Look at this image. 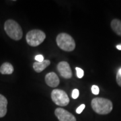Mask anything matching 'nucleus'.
<instances>
[{
  "mask_svg": "<svg viewBox=\"0 0 121 121\" xmlns=\"http://www.w3.org/2000/svg\"><path fill=\"white\" fill-rule=\"evenodd\" d=\"M85 107H86V105H85V104H82V105H80V106L76 109V113H77V114H81V113L83 112V110H84Z\"/></svg>",
  "mask_w": 121,
  "mask_h": 121,
  "instance_id": "17",
  "label": "nucleus"
},
{
  "mask_svg": "<svg viewBox=\"0 0 121 121\" xmlns=\"http://www.w3.org/2000/svg\"><path fill=\"white\" fill-rule=\"evenodd\" d=\"M91 106L95 113L106 115L112 112V102L110 99L104 98H95L91 102Z\"/></svg>",
  "mask_w": 121,
  "mask_h": 121,
  "instance_id": "1",
  "label": "nucleus"
},
{
  "mask_svg": "<svg viewBox=\"0 0 121 121\" xmlns=\"http://www.w3.org/2000/svg\"><path fill=\"white\" fill-rule=\"evenodd\" d=\"M4 30L10 39L20 40L22 38L23 31L20 24L13 20H8L4 24Z\"/></svg>",
  "mask_w": 121,
  "mask_h": 121,
  "instance_id": "2",
  "label": "nucleus"
},
{
  "mask_svg": "<svg viewBox=\"0 0 121 121\" xmlns=\"http://www.w3.org/2000/svg\"><path fill=\"white\" fill-rule=\"evenodd\" d=\"M57 46L64 51L71 52L75 48V42L71 35L67 33H60L56 38Z\"/></svg>",
  "mask_w": 121,
  "mask_h": 121,
  "instance_id": "3",
  "label": "nucleus"
},
{
  "mask_svg": "<svg viewBox=\"0 0 121 121\" xmlns=\"http://www.w3.org/2000/svg\"><path fill=\"white\" fill-rule=\"evenodd\" d=\"M46 39V35L43 31L38 29L29 31L26 36L27 43L31 47H37L43 43Z\"/></svg>",
  "mask_w": 121,
  "mask_h": 121,
  "instance_id": "4",
  "label": "nucleus"
},
{
  "mask_svg": "<svg viewBox=\"0 0 121 121\" xmlns=\"http://www.w3.org/2000/svg\"><path fill=\"white\" fill-rule=\"evenodd\" d=\"M51 64L49 60H44L42 62H35L33 64V69L36 73H40Z\"/></svg>",
  "mask_w": 121,
  "mask_h": 121,
  "instance_id": "9",
  "label": "nucleus"
},
{
  "mask_svg": "<svg viewBox=\"0 0 121 121\" xmlns=\"http://www.w3.org/2000/svg\"><path fill=\"white\" fill-rule=\"evenodd\" d=\"M8 99L4 95L0 94V118L4 117L7 114Z\"/></svg>",
  "mask_w": 121,
  "mask_h": 121,
  "instance_id": "10",
  "label": "nucleus"
},
{
  "mask_svg": "<svg viewBox=\"0 0 121 121\" xmlns=\"http://www.w3.org/2000/svg\"><path fill=\"white\" fill-rule=\"evenodd\" d=\"M91 92H92V94H94V95H98L99 92V90L98 86H95V85L92 86H91Z\"/></svg>",
  "mask_w": 121,
  "mask_h": 121,
  "instance_id": "15",
  "label": "nucleus"
},
{
  "mask_svg": "<svg viewBox=\"0 0 121 121\" xmlns=\"http://www.w3.org/2000/svg\"><path fill=\"white\" fill-rule=\"evenodd\" d=\"M116 79H117V83H118V85L121 87V68H120L117 72Z\"/></svg>",
  "mask_w": 121,
  "mask_h": 121,
  "instance_id": "14",
  "label": "nucleus"
},
{
  "mask_svg": "<svg viewBox=\"0 0 121 121\" xmlns=\"http://www.w3.org/2000/svg\"><path fill=\"white\" fill-rule=\"evenodd\" d=\"M112 30L117 35L121 36V21L118 19H114L110 23Z\"/></svg>",
  "mask_w": 121,
  "mask_h": 121,
  "instance_id": "12",
  "label": "nucleus"
},
{
  "mask_svg": "<svg viewBox=\"0 0 121 121\" xmlns=\"http://www.w3.org/2000/svg\"><path fill=\"white\" fill-rule=\"evenodd\" d=\"M35 59L37 60L38 62H42L43 61L44 59V56L42 55H38L36 56H35Z\"/></svg>",
  "mask_w": 121,
  "mask_h": 121,
  "instance_id": "18",
  "label": "nucleus"
},
{
  "mask_svg": "<svg viewBox=\"0 0 121 121\" xmlns=\"http://www.w3.org/2000/svg\"><path fill=\"white\" fill-rule=\"evenodd\" d=\"M57 70L60 75L65 79H70L72 78V71L69 64L66 61H61L57 65Z\"/></svg>",
  "mask_w": 121,
  "mask_h": 121,
  "instance_id": "7",
  "label": "nucleus"
},
{
  "mask_svg": "<svg viewBox=\"0 0 121 121\" xmlns=\"http://www.w3.org/2000/svg\"><path fill=\"white\" fill-rule=\"evenodd\" d=\"M13 65L8 62L4 63L0 67V73L3 75H11L13 73Z\"/></svg>",
  "mask_w": 121,
  "mask_h": 121,
  "instance_id": "11",
  "label": "nucleus"
},
{
  "mask_svg": "<svg viewBox=\"0 0 121 121\" xmlns=\"http://www.w3.org/2000/svg\"><path fill=\"white\" fill-rule=\"evenodd\" d=\"M79 90L78 89H74L73 91H72V98L73 99H77L78 97H79Z\"/></svg>",
  "mask_w": 121,
  "mask_h": 121,
  "instance_id": "16",
  "label": "nucleus"
},
{
  "mask_svg": "<svg viewBox=\"0 0 121 121\" xmlns=\"http://www.w3.org/2000/svg\"><path fill=\"white\" fill-rule=\"evenodd\" d=\"M117 48L118 50H121V44H118L117 46Z\"/></svg>",
  "mask_w": 121,
  "mask_h": 121,
  "instance_id": "19",
  "label": "nucleus"
},
{
  "mask_svg": "<svg viewBox=\"0 0 121 121\" xmlns=\"http://www.w3.org/2000/svg\"><path fill=\"white\" fill-rule=\"evenodd\" d=\"M76 70V72H77V76L78 78L81 79L83 77V75H84V72H83V70L82 69H81L80 67H76L75 68Z\"/></svg>",
  "mask_w": 121,
  "mask_h": 121,
  "instance_id": "13",
  "label": "nucleus"
},
{
  "mask_svg": "<svg viewBox=\"0 0 121 121\" xmlns=\"http://www.w3.org/2000/svg\"><path fill=\"white\" fill-rule=\"evenodd\" d=\"M51 99L55 104L59 106H66L69 103L68 95L62 90H53L51 92Z\"/></svg>",
  "mask_w": 121,
  "mask_h": 121,
  "instance_id": "5",
  "label": "nucleus"
},
{
  "mask_svg": "<svg viewBox=\"0 0 121 121\" xmlns=\"http://www.w3.org/2000/svg\"><path fill=\"white\" fill-rule=\"evenodd\" d=\"M55 114L59 121H77L73 114L63 108H56Z\"/></svg>",
  "mask_w": 121,
  "mask_h": 121,
  "instance_id": "6",
  "label": "nucleus"
},
{
  "mask_svg": "<svg viewBox=\"0 0 121 121\" xmlns=\"http://www.w3.org/2000/svg\"><path fill=\"white\" fill-rule=\"evenodd\" d=\"M45 82L47 85L51 87H56L59 85L60 80L55 73L50 72L45 76Z\"/></svg>",
  "mask_w": 121,
  "mask_h": 121,
  "instance_id": "8",
  "label": "nucleus"
}]
</instances>
